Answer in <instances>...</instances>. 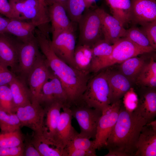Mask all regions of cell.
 <instances>
[{
    "mask_svg": "<svg viewBox=\"0 0 156 156\" xmlns=\"http://www.w3.org/2000/svg\"><path fill=\"white\" fill-rule=\"evenodd\" d=\"M35 36L48 65L63 86L70 107L78 104L89 80V73L71 67L60 59L52 47L49 36L38 30Z\"/></svg>",
    "mask_w": 156,
    "mask_h": 156,
    "instance_id": "6da1fadb",
    "label": "cell"
},
{
    "mask_svg": "<svg viewBox=\"0 0 156 156\" xmlns=\"http://www.w3.org/2000/svg\"><path fill=\"white\" fill-rule=\"evenodd\" d=\"M147 123V121L135 111L128 110L122 104L116 123L105 147L108 151L134 156L140 134Z\"/></svg>",
    "mask_w": 156,
    "mask_h": 156,
    "instance_id": "7a4b0ae2",
    "label": "cell"
},
{
    "mask_svg": "<svg viewBox=\"0 0 156 156\" xmlns=\"http://www.w3.org/2000/svg\"><path fill=\"white\" fill-rule=\"evenodd\" d=\"M114 45L113 49L109 55L92 61L90 71L96 73L115 64L121 63L130 58L150 53L155 50L152 47H140L125 37L120 39Z\"/></svg>",
    "mask_w": 156,
    "mask_h": 156,
    "instance_id": "3957f363",
    "label": "cell"
},
{
    "mask_svg": "<svg viewBox=\"0 0 156 156\" xmlns=\"http://www.w3.org/2000/svg\"><path fill=\"white\" fill-rule=\"evenodd\" d=\"M79 104L102 111L110 105L107 71L88 81Z\"/></svg>",
    "mask_w": 156,
    "mask_h": 156,
    "instance_id": "277c9868",
    "label": "cell"
},
{
    "mask_svg": "<svg viewBox=\"0 0 156 156\" xmlns=\"http://www.w3.org/2000/svg\"><path fill=\"white\" fill-rule=\"evenodd\" d=\"M13 10L15 18L36 24L39 31L49 36V17L41 11L38 0H8Z\"/></svg>",
    "mask_w": 156,
    "mask_h": 156,
    "instance_id": "5b68a950",
    "label": "cell"
},
{
    "mask_svg": "<svg viewBox=\"0 0 156 156\" xmlns=\"http://www.w3.org/2000/svg\"><path fill=\"white\" fill-rule=\"evenodd\" d=\"M78 23L79 29L78 44L86 45L91 47L102 39L101 20L96 9L88 10L83 13Z\"/></svg>",
    "mask_w": 156,
    "mask_h": 156,
    "instance_id": "8992f818",
    "label": "cell"
},
{
    "mask_svg": "<svg viewBox=\"0 0 156 156\" xmlns=\"http://www.w3.org/2000/svg\"><path fill=\"white\" fill-rule=\"evenodd\" d=\"M122 104V100L119 99L102 110L94 140L96 149L100 150L105 147L107 139L116 123Z\"/></svg>",
    "mask_w": 156,
    "mask_h": 156,
    "instance_id": "52a82bcc",
    "label": "cell"
},
{
    "mask_svg": "<svg viewBox=\"0 0 156 156\" xmlns=\"http://www.w3.org/2000/svg\"><path fill=\"white\" fill-rule=\"evenodd\" d=\"M73 117L77 121L79 134L90 139H94L97 126L102 111L82 104L70 106Z\"/></svg>",
    "mask_w": 156,
    "mask_h": 156,
    "instance_id": "ba28073f",
    "label": "cell"
},
{
    "mask_svg": "<svg viewBox=\"0 0 156 156\" xmlns=\"http://www.w3.org/2000/svg\"><path fill=\"white\" fill-rule=\"evenodd\" d=\"M15 113L21 127L25 126L29 128L35 133L44 135L46 133L45 110L40 104L31 103L18 107L16 109Z\"/></svg>",
    "mask_w": 156,
    "mask_h": 156,
    "instance_id": "9c48e42d",
    "label": "cell"
},
{
    "mask_svg": "<svg viewBox=\"0 0 156 156\" xmlns=\"http://www.w3.org/2000/svg\"><path fill=\"white\" fill-rule=\"evenodd\" d=\"M20 41L16 73L27 81L29 73L42 55L35 35L26 40Z\"/></svg>",
    "mask_w": 156,
    "mask_h": 156,
    "instance_id": "30bf717a",
    "label": "cell"
},
{
    "mask_svg": "<svg viewBox=\"0 0 156 156\" xmlns=\"http://www.w3.org/2000/svg\"><path fill=\"white\" fill-rule=\"evenodd\" d=\"M52 73L42 55L29 73L27 79L31 93V103L40 104L42 87Z\"/></svg>",
    "mask_w": 156,
    "mask_h": 156,
    "instance_id": "8fae6325",
    "label": "cell"
},
{
    "mask_svg": "<svg viewBox=\"0 0 156 156\" xmlns=\"http://www.w3.org/2000/svg\"><path fill=\"white\" fill-rule=\"evenodd\" d=\"M56 102L61 103L63 107H70L67 96L61 82L52 72L42 87L39 102L44 108Z\"/></svg>",
    "mask_w": 156,
    "mask_h": 156,
    "instance_id": "7c38bea8",
    "label": "cell"
},
{
    "mask_svg": "<svg viewBox=\"0 0 156 156\" xmlns=\"http://www.w3.org/2000/svg\"><path fill=\"white\" fill-rule=\"evenodd\" d=\"M74 30L63 32L51 40L52 47L61 60L71 67L77 69L74 55L76 48Z\"/></svg>",
    "mask_w": 156,
    "mask_h": 156,
    "instance_id": "4fadbf2b",
    "label": "cell"
},
{
    "mask_svg": "<svg viewBox=\"0 0 156 156\" xmlns=\"http://www.w3.org/2000/svg\"><path fill=\"white\" fill-rule=\"evenodd\" d=\"M62 109L52 145L64 150L77 131L72 125L73 117L70 108L65 107Z\"/></svg>",
    "mask_w": 156,
    "mask_h": 156,
    "instance_id": "5bb4252c",
    "label": "cell"
},
{
    "mask_svg": "<svg viewBox=\"0 0 156 156\" xmlns=\"http://www.w3.org/2000/svg\"><path fill=\"white\" fill-rule=\"evenodd\" d=\"M96 10L101 18L102 34L106 42L113 44L124 37L126 29L119 21L103 9L98 8Z\"/></svg>",
    "mask_w": 156,
    "mask_h": 156,
    "instance_id": "9a60e30c",
    "label": "cell"
},
{
    "mask_svg": "<svg viewBox=\"0 0 156 156\" xmlns=\"http://www.w3.org/2000/svg\"><path fill=\"white\" fill-rule=\"evenodd\" d=\"M156 20L155 0H131L130 21L140 25Z\"/></svg>",
    "mask_w": 156,
    "mask_h": 156,
    "instance_id": "2e32d148",
    "label": "cell"
},
{
    "mask_svg": "<svg viewBox=\"0 0 156 156\" xmlns=\"http://www.w3.org/2000/svg\"><path fill=\"white\" fill-rule=\"evenodd\" d=\"M48 9L52 39L61 33L74 30L73 22L70 20L65 7L60 4L55 3L50 5Z\"/></svg>",
    "mask_w": 156,
    "mask_h": 156,
    "instance_id": "e0dca14e",
    "label": "cell"
},
{
    "mask_svg": "<svg viewBox=\"0 0 156 156\" xmlns=\"http://www.w3.org/2000/svg\"><path fill=\"white\" fill-rule=\"evenodd\" d=\"M20 43L5 33L0 34V61L10 67L15 73L18 67Z\"/></svg>",
    "mask_w": 156,
    "mask_h": 156,
    "instance_id": "ac0fdd59",
    "label": "cell"
},
{
    "mask_svg": "<svg viewBox=\"0 0 156 156\" xmlns=\"http://www.w3.org/2000/svg\"><path fill=\"white\" fill-rule=\"evenodd\" d=\"M156 156V130L147 123L142 127L134 156Z\"/></svg>",
    "mask_w": 156,
    "mask_h": 156,
    "instance_id": "d6986e66",
    "label": "cell"
},
{
    "mask_svg": "<svg viewBox=\"0 0 156 156\" xmlns=\"http://www.w3.org/2000/svg\"><path fill=\"white\" fill-rule=\"evenodd\" d=\"M110 104L120 99L130 89L129 79L121 73L107 71Z\"/></svg>",
    "mask_w": 156,
    "mask_h": 156,
    "instance_id": "ffe728a7",
    "label": "cell"
},
{
    "mask_svg": "<svg viewBox=\"0 0 156 156\" xmlns=\"http://www.w3.org/2000/svg\"><path fill=\"white\" fill-rule=\"evenodd\" d=\"M8 86L12 94L16 109L31 103V92L26 80L16 75Z\"/></svg>",
    "mask_w": 156,
    "mask_h": 156,
    "instance_id": "44dd1931",
    "label": "cell"
},
{
    "mask_svg": "<svg viewBox=\"0 0 156 156\" xmlns=\"http://www.w3.org/2000/svg\"><path fill=\"white\" fill-rule=\"evenodd\" d=\"M134 110L145 119L147 123L154 120L156 116L155 91L151 90L140 94Z\"/></svg>",
    "mask_w": 156,
    "mask_h": 156,
    "instance_id": "7402d4cb",
    "label": "cell"
},
{
    "mask_svg": "<svg viewBox=\"0 0 156 156\" xmlns=\"http://www.w3.org/2000/svg\"><path fill=\"white\" fill-rule=\"evenodd\" d=\"M36 28V24L31 22L16 18L11 19L4 33L12 34L20 41L23 42L34 36Z\"/></svg>",
    "mask_w": 156,
    "mask_h": 156,
    "instance_id": "603a6c76",
    "label": "cell"
},
{
    "mask_svg": "<svg viewBox=\"0 0 156 156\" xmlns=\"http://www.w3.org/2000/svg\"><path fill=\"white\" fill-rule=\"evenodd\" d=\"M63 105L59 102H55L44 108L45 110V126L46 133L45 137L51 145L59 120L60 110Z\"/></svg>",
    "mask_w": 156,
    "mask_h": 156,
    "instance_id": "cb8c5ba5",
    "label": "cell"
},
{
    "mask_svg": "<svg viewBox=\"0 0 156 156\" xmlns=\"http://www.w3.org/2000/svg\"><path fill=\"white\" fill-rule=\"evenodd\" d=\"M112 15L124 26L130 21L131 0H105Z\"/></svg>",
    "mask_w": 156,
    "mask_h": 156,
    "instance_id": "d4e9b609",
    "label": "cell"
},
{
    "mask_svg": "<svg viewBox=\"0 0 156 156\" xmlns=\"http://www.w3.org/2000/svg\"><path fill=\"white\" fill-rule=\"evenodd\" d=\"M93 57L91 47L85 44H78L76 47L74 58L77 69L89 73Z\"/></svg>",
    "mask_w": 156,
    "mask_h": 156,
    "instance_id": "484cf974",
    "label": "cell"
},
{
    "mask_svg": "<svg viewBox=\"0 0 156 156\" xmlns=\"http://www.w3.org/2000/svg\"><path fill=\"white\" fill-rule=\"evenodd\" d=\"M31 140L41 156H65L64 150L52 146L44 135L33 133Z\"/></svg>",
    "mask_w": 156,
    "mask_h": 156,
    "instance_id": "4316f807",
    "label": "cell"
},
{
    "mask_svg": "<svg viewBox=\"0 0 156 156\" xmlns=\"http://www.w3.org/2000/svg\"><path fill=\"white\" fill-rule=\"evenodd\" d=\"M139 83L145 86L155 88L156 86V63L153 58L145 64L136 79Z\"/></svg>",
    "mask_w": 156,
    "mask_h": 156,
    "instance_id": "83f0119b",
    "label": "cell"
},
{
    "mask_svg": "<svg viewBox=\"0 0 156 156\" xmlns=\"http://www.w3.org/2000/svg\"><path fill=\"white\" fill-rule=\"evenodd\" d=\"M136 57L129 58L121 63V73L128 79H136L145 64L142 59Z\"/></svg>",
    "mask_w": 156,
    "mask_h": 156,
    "instance_id": "f1b7e54d",
    "label": "cell"
},
{
    "mask_svg": "<svg viewBox=\"0 0 156 156\" xmlns=\"http://www.w3.org/2000/svg\"><path fill=\"white\" fill-rule=\"evenodd\" d=\"M25 136L20 129L14 131L0 132V147H10L24 144Z\"/></svg>",
    "mask_w": 156,
    "mask_h": 156,
    "instance_id": "f546056e",
    "label": "cell"
},
{
    "mask_svg": "<svg viewBox=\"0 0 156 156\" xmlns=\"http://www.w3.org/2000/svg\"><path fill=\"white\" fill-rule=\"evenodd\" d=\"M21 124L15 113L9 114L0 109L1 132H8L20 129Z\"/></svg>",
    "mask_w": 156,
    "mask_h": 156,
    "instance_id": "4dcf8cb0",
    "label": "cell"
},
{
    "mask_svg": "<svg viewBox=\"0 0 156 156\" xmlns=\"http://www.w3.org/2000/svg\"><path fill=\"white\" fill-rule=\"evenodd\" d=\"M86 8L83 0H68L66 9L73 23H78Z\"/></svg>",
    "mask_w": 156,
    "mask_h": 156,
    "instance_id": "1f68e13d",
    "label": "cell"
},
{
    "mask_svg": "<svg viewBox=\"0 0 156 156\" xmlns=\"http://www.w3.org/2000/svg\"><path fill=\"white\" fill-rule=\"evenodd\" d=\"M124 37L140 47L145 48L152 47L144 33L135 25H133L129 29H126Z\"/></svg>",
    "mask_w": 156,
    "mask_h": 156,
    "instance_id": "d6a6232c",
    "label": "cell"
},
{
    "mask_svg": "<svg viewBox=\"0 0 156 156\" xmlns=\"http://www.w3.org/2000/svg\"><path fill=\"white\" fill-rule=\"evenodd\" d=\"M0 109L9 114L15 113L13 97L8 85L0 86Z\"/></svg>",
    "mask_w": 156,
    "mask_h": 156,
    "instance_id": "836d02e7",
    "label": "cell"
},
{
    "mask_svg": "<svg viewBox=\"0 0 156 156\" xmlns=\"http://www.w3.org/2000/svg\"><path fill=\"white\" fill-rule=\"evenodd\" d=\"M67 145L70 146L77 149L96 152L94 140H90V139L81 135L77 132H76Z\"/></svg>",
    "mask_w": 156,
    "mask_h": 156,
    "instance_id": "e575fe53",
    "label": "cell"
},
{
    "mask_svg": "<svg viewBox=\"0 0 156 156\" xmlns=\"http://www.w3.org/2000/svg\"><path fill=\"white\" fill-rule=\"evenodd\" d=\"M114 47L104 39H101L94 43L92 47L93 57L92 61L107 56L111 53Z\"/></svg>",
    "mask_w": 156,
    "mask_h": 156,
    "instance_id": "d590c367",
    "label": "cell"
},
{
    "mask_svg": "<svg viewBox=\"0 0 156 156\" xmlns=\"http://www.w3.org/2000/svg\"><path fill=\"white\" fill-rule=\"evenodd\" d=\"M139 28L148 39L151 47L156 49V20L143 24Z\"/></svg>",
    "mask_w": 156,
    "mask_h": 156,
    "instance_id": "8d00e7d4",
    "label": "cell"
},
{
    "mask_svg": "<svg viewBox=\"0 0 156 156\" xmlns=\"http://www.w3.org/2000/svg\"><path fill=\"white\" fill-rule=\"evenodd\" d=\"M123 105L128 110L133 111L136 108L138 98L134 89L131 88L123 96Z\"/></svg>",
    "mask_w": 156,
    "mask_h": 156,
    "instance_id": "74e56055",
    "label": "cell"
},
{
    "mask_svg": "<svg viewBox=\"0 0 156 156\" xmlns=\"http://www.w3.org/2000/svg\"><path fill=\"white\" fill-rule=\"evenodd\" d=\"M8 67L0 61V86L8 85L16 75Z\"/></svg>",
    "mask_w": 156,
    "mask_h": 156,
    "instance_id": "f35d334b",
    "label": "cell"
},
{
    "mask_svg": "<svg viewBox=\"0 0 156 156\" xmlns=\"http://www.w3.org/2000/svg\"><path fill=\"white\" fill-rule=\"evenodd\" d=\"M65 156H96V152L77 149L67 145L64 149Z\"/></svg>",
    "mask_w": 156,
    "mask_h": 156,
    "instance_id": "ab89813d",
    "label": "cell"
},
{
    "mask_svg": "<svg viewBox=\"0 0 156 156\" xmlns=\"http://www.w3.org/2000/svg\"><path fill=\"white\" fill-rule=\"evenodd\" d=\"M24 144L14 147H0V156H23Z\"/></svg>",
    "mask_w": 156,
    "mask_h": 156,
    "instance_id": "60d3db41",
    "label": "cell"
},
{
    "mask_svg": "<svg viewBox=\"0 0 156 156\" xmlns=\"http://www.w3.org/2000/svg\"><path fill=\"white\" fill-rule=\"evenodd\" d=\"M31 137L25 136L24 142V156H41L31 142Z\"/></svg>",
    "mask_w": 156,
    "mask_h": 156,
    "instance_id": "b9f144b4",
    "label": "cell"
},
{
    "mask_svg": "<svg viewBox=\"0 0 156 156\" xmlns=\"http://www.w3.org/2000/svg\"><path fill=\"white\" fill-rule=\"evenodd\" d=\"M0 14L10 19L15 18L13 10L8 0H0Z\"/></svg>",
    "mask_w": 156,
    "mask_h": 156,
    "instance_id": "7bdbcfd3",
    "label": "cell"
},
{
    "mask_svg": "<svg viewBox=\"0 0 156 156\" xmlns=\"http://www.w3.org/2000/svg\"><path fill=\"white\" fill-rule=\"evenodd\" d=\"M10 19L0 15V34L4 33Z\"/></svg>",
    "mask_w": 156,
    "mask_h": 156,
    "instance_id": "ee69618b",
    "label": "cell"
},
{
    "mask_svg": "<svg viewBox=\"0 0 156 156\" xmlns=\"http://www.w3.org/2000/svg\"><path fill=\"white\" fill-rule=\"evenodd\" d=\"M38 1L42 12L45 15L49 17L48 9L45 0H38Z\"/></svg>",
    "mask_w": 156,
    "mask_h": 156,
    "instance_id": "f6af8a7d",
    "label": "cell"
},
{
    "mask_svg": "<svg viewBox=\"0 0 156 156\" xmlns=\"http://www.w3.org/2000/svg\"><path fill=\"white\" fill-rule=\"evenodd\" d=\"M68 0H45L47 5L49 6L55 3L61 4L64 6L66 8V4Z\"/></svg>",
    "mask_w": 156,
    "mask_h": 156,
    "instance_id": "bcb514c9",
    "label": "cell"
},
{
    "mask_svg": "<svg viewBox=\"0 0 156 156\" xmlns=\"http://www.w3.org/2000/svg\"><path fill=\"white\" fill-rule=\"evenodd\" d=\"M105 156H128L125 153L117 151H108Z\"/></svg>",
    "mask_w": 156,
    "mask_h": 156,
    "instance_id": "7dc6e473",
    "label": "cell"
},
{
    "mask_svg": "<svg viewBox=\"0 0 156 156\" xmlns=\"http://www.w3.org/2000/svg\"><path fill=\"white\" fill-rule=\"evenodd\" d=\"M85 2L86 9L89 8L96 0H83Z\"/></svg>",
    "mask_w": 156,
    "mask_h": 156,
    "instance_id": "c3c4849f",
    "label": "cell"
}]
</instances>
